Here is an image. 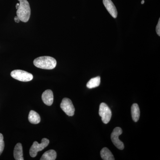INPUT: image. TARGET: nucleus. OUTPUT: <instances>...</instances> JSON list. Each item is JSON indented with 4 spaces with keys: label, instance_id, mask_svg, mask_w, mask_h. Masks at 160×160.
<instances>
[{
    "label": "nucleus",
    "instance_id": "39448f33",
    "mask_svg": "<svg viewBox=\"0 0 160 160\" xmlns=\"http://www.w3.org/2000/svg\"><path fill=\"white\" fill-rule=\"evenodd\" d=\"M99 114L102 118L103 123L107 124L109 122L111 118L112 112L106 103H102L100 104Z\"/></svg>",
    "mask_w": 160,
    "mask_h": 160
},
{
    "label": "nucleus",
    "instance_id": "2eb2a0df",
    "mask_svg": "<svg viewBox=\"0 0 160 160\" xmlns=\"http://www.w3.org/2000/svg\"><path fill=\"white\" fill-rule=\"evenodd\" d=\"M101 83V78L100 77L92 78L91 79L88 83H87L86 86L89 89L96 88L99 86Z\"/></svg>",
    "mask_w": 160,
    "mask_h": 160
},
{
    "label": "nucleus",
    "instance_id": "1a4fd4ad",
    "mask_svg": "<svg viewBox=\"0 0 160 160\" xmlns=\"http://www.w3.org/2000/svg\"><path fill=\"white\" fill-rule=\"evenodd\" d=\"M42 97L43 102L46 105L50 106L52 105L53 102V94L52 90L48 89L44 92Z\"/></svg>",
    "mask_w": 160,
    "mask_h": 160
},
{
    "label": "nucleus",
    "instance_id": "f8f14e48",
    "mask_svg": "<svg viewBox=\"0 0 160 160\" xmlns=\"http://www.w3.org/2000/svg\"><path fill=\"white\" fill-rule=\"evenodd\" d=\"M28 119L30 123L33 124H38L41 122V118L39 115L33 110H31L29 112Z\"/></svg>",
    "mask_w": 160,
    "mask_h": 160
},
{
    "label": "nucleus",
    "instance_id": "aec40b11",
    "mask_svg": "<svg viewBox=\"0 0 160 160\" xmlns=\"http://www.w3.org/2000/svg\"><path fill=\"white\" fill-rule=\"evenodd\" d=\"M144 3H145V1H144V0H143V1H142V4H144Z\"/></svg>",
    "mask_w": 160,
    "mask_h": 160
},
{
    "label": "nucleus",
    "instance_id": "9b49d317",
    "mask_svg": "<svg viewBox=\"0 0 160 160\" xmlns=\"http://www.w3.org/2000/svg\"><path fill=\"white\" fill-rule=\"evenodd\" d=\"M131 114L132 120L134 122H137L139 119L140 111L139 107L137 104H133L131 107Z\"/></svg>",
    "mask_w": 160,
    "mask_h": 160
},
{
    "label": "nucleus",
    "instance_id": "dca6fc26",
    "mask_svg": "<svg viewBox=\"0 0 160 160\" xmlns=\"http://www.w3.org/2000/svg\"><path fill=\"white\" fill-rule=\"evenodd\" d=\"M4 147H5V143H4V137L3 135L0 133V155L4 150Z\"/></svg>",
    "mask_w": 160,
    "mask_h": 160
},
{
    "label": "nucleus",
    "instance_id": "423d86ee",
    "mask_svg": "<svg viewBox=\"0 0 160 160\" xmlns=\"http://www.w3.org/2000/svg\"><path fill=\"white\" fill-rule=\"evenodd\" d=\"M122 133V130L120 127H116L112 132L111 139L112 142L114 146L120 150H123L124 149V145L122 142H121L119 139L120 135Z\"/></svg>",
    "mask_w": 160,
    "mask_h": 160
},
{
    "label": "nucleus",
    "instance_id": "7ed1b4c3",
    "mask_svg": "<svg viewBox=\"0 0 160 160\" xmlns=\"http://www.w3.org/2000/svg\"><path fill=\"white\" fill-rule=\"evenodd\" d=\"M49 141L46 138H44L42 140L41 143H38L35 141L32 144L30 150L29 154L31 157L34 158L37 155L38 152L42 151L48 146Z\"/></svg>",
    "mask_w": 160,
    "mask_h": 160
},
{
    "label": "nucleus",
    "instance_id": "f03ea898",
    "mask_svg": "<svg viewBox=\"0 0 160 160\" xmlns=\"http://www.w3.org/2000/svg\"><path fill=\"white\" fill-rule=\"evenodd\" d=\"M36 67L44 69H52L55 68L57 61L54 58L49 56H42L37 58L33 61Z\"/></svg>",
    "mask_w": 160,
    "mask_h": 160
},
{
    "label": "nucleus",
    "instance_id": "6e6552de",
    "mask_svg": "<svg viewBox=\"0 0 160 160\" xmlns=\"http://www.w3.org/2000/svg\"><path fill=\"white\" fill-rule=\"evenodd\" d=\"M103 3L112 16L114 18H116L118 16L117 10L112 1L111 0H103Z\"/></svg>",
    "mask_w": 160,
    "mask_h": 160
},
{
    "label": "nucleus",
    "instance_id": "f3484780",
    "mask_svg": "<svg viewBox=\"0 0 160 160\" xmlns=\"http://www.w3.org/2000/svg\"><path fill=\"white\" fill-rule=\"evenodd\" d=\"M156 32L157 33L159 36H160V19H159L158 22L157 26H156Z\"/></svg>",
    "mask_w": 160,
    "mask_h": 160
},
{
    "label": "nucleus",
    "instance_id": "20e7f679",
    "mask_svg": "<svg viewBox=\"0 0 160 160\" xmlns=\"http://www.w3.org/2000/svg\"><path fill=\"white\" fill-rule=\"evenodd\" d=\"M11 76L13 78L23 82L31 81L33 78V75L31 73L20 69H17L12 71Z\"/></svg>",
    "mask_w": 160,
    "mask_h": 160
},
{
    "label": "nucleus",
    "instance_id": "9d476101",
    "mask_svg": "<svg viewBox=\"0 0 160 160\" xmlns=\"http://www.w3.org/2000/svg\"><path fill=\"white\" fill-rule=\"evenodd\" d=\"M13 155L16 160H24L23 157L22 146L21 143H18L15 146Z\"/></svg>",
    "mask_w": 160,
    "mask_h": 160
},
{
    "label": "nucleus",
    "instance_id": "6ab92c4d",
    "mask_svg": "<svg viewBox=\"0 0 160 160\" xmlns=\"http://www.w3.org/2000/svg\"><path fill=\"white\" fill-rule=\"evenodd\" d=\"M19 6V3H17V4L16 6V9H18V7Z\"/></svg>",
    "mask_w": 160,
    "mask_h": 160
},
{
    "label": "nucleus",
    "instance_id": "4468645a",
    "mask_svg": "<svg viewBox=\"0 0 160 160\" xmlns=\"http://www.w3.org/2000/svg\"><path fill=\"white\" fill-rule=\"evenodd\" d=\"M57 158V153L54 150H48L46 152L42 158L40 159L41 160H55Z\"/></svg>",
    "mask_w": 160,
    "mask_h": 160
},
{
    "label": "nucleus",
    "instance_id": "ddd939ff",
    "mask_svg": "<svg viewBox=\"0 0 160 160\" xmlns=\"http://www.w3.org/2000/svg\"><path fill=\"white\" fill-rule=\"evenodd\" d=\"M101 156L104 160H114L115 158L111 152L106 147L103 148L101 151Z\"/></svg>",
    "mask_w": 160,
    "mask_h": 160
},
{
    "label": "nucleus",
    "instance_id": "f257e3e1",
    "mask_svg": "<svg viewBox=\"0 0 160 160\" xmlns=\"http://www.w3.org/2000/svg\"><path fill=\"white\" fill-rule=\"evenodd\" d=\"M19 6L17 11V15L20 21L23 22H28L31 15V9L29 2L27 0H18Z\"/></svg>",
    "mask_w": 160,
    "mask_h": 160
},
{
    "label": "nucleus",
    "instance_id": "a211bd4d",
    "mask_svg": "<svg viewBox=\"0 0 160 160\" xmlns=\"http://www.w3.org/2000/svg\"><path fill=\"white\" fill-rule=\"evenodd\" d=\"M14 21H15L16 22H19L20 20L19 19V18H18L17 16H16L14 18Z\"/></svg>",
    "mask_w": 160,
    "mask_h": 160
},
{
    "label": "nucleus",
    "instance_id": "0eeeda50",
    "mask_svg": "<svg viewBox=\"0 0 160 160\" xmlns=\"http://www.w3.org/2000/svg\"><path fill=\"white\" fill-rule=\"evenodd\" d=\"M61 109L67 115L72 116L74 115L75 108L71 100L68 98H64L61 103Z\"/></svg>",
    "mask_w": 160,
    "mask_h": 160
}]
</instances>
